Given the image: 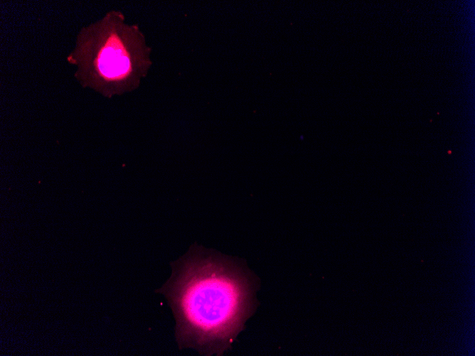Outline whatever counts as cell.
<instances>
[{
	"label": "cell",
	"mask_w": 475,
	"mask_h": 356,
	"mask_svg": "<svg viewBox=\"0 0 475 356\" xmlns=\"http://www.w3.org/2000/svg\"><path fill=\"white\" fill-rule=\"evenodd\" d=\"M102 73L110 78H119L127 73L130 63L121 43L115 37L111 38L99 59Z\"/></svg>",
	"instance_id": "cell-2"
},
{
	"label": "cell",
	"mask_w": 475,
	"mask_h": 356,
	"mask_svg": "<svg viewBox=\"0 0 475 356\" xmlns=\"http://www.w3.org/2000/svg\"><path fill=\"white\" fill-rule=\"evenodd\" d=\"M161 291L176 319L180 348L221 354L242 330L253 308L249 274L225 259L195 254L176 263Z\"/></svg>",
	"instance_id": "cell-1"
}]
</instances>
